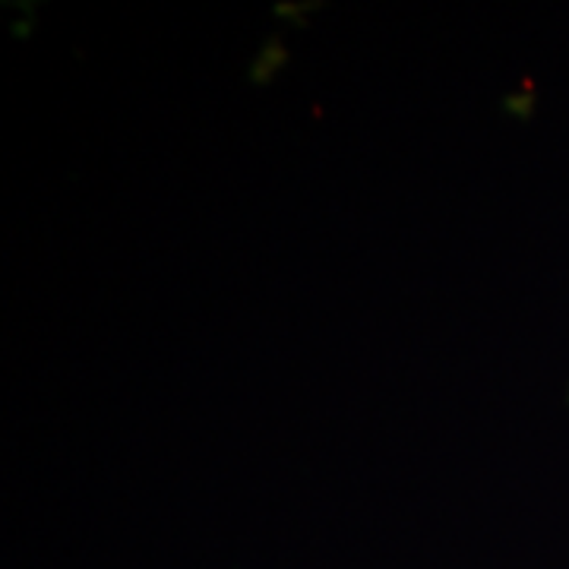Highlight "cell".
Wrapping results in <instances>:
<instances>
[{
  "label": "cell",
  "mask_w": 569,
  "mask_h": 569,
  "mask_svg": "<svg viewBox=\"0 0 569 569\" xmlns=\"http://www.w3.org/2000/svg\"><path fill=\"white\" fill-rule=\"evenodd\" d=\"M284 61H288V51L282 48V41H276V39L266 41L263 54L257 58V67H253V77H257L260 82L269 80V77H272Z\"/></svg>",
  "instance_id": "cell-1"
},
{
  "label": "cell",
  "mask_w": 569,
  "mask_h": 569,
  "mask_svg": "<svg viewBox=\"0 0 569 569\" xmlns=\"http://www.w3.org/2000/svg\"><path fill=\"white\" fill-rule=\"evenodd\" d=\"M531 102H535V96H531V89H522V92H512L507 99L509 114H516V118H529Z\"/></svg>",
  "instance_id": "cell-2"
}]
</instances>
